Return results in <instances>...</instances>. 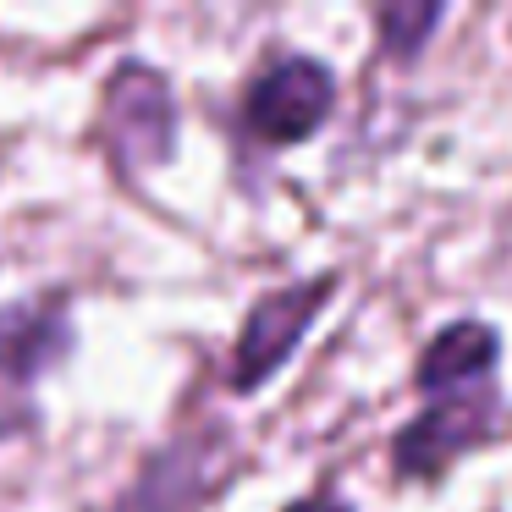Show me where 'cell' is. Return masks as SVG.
I'll return each instance as SVG.
<instances>
[{
	"mask_svg": "<svg viewBox=\"0 0 512 512\" xmlns=\"http://www.w3.org/2000/svg\"><path fill=\"white\" fill-rule=\"evenodd\" d=\"M331 72L320 67V61H276L270 72H259L254 89H248L243 100V122L254 138H265V144H298V138H309L314 127L331 116Z\"/></svg>",
	"mask_w": 512,
	"mask_h": 512,
	"instance_id": "obj_1",
	"label": "cell"
},
{
	"mask_svg": "<svg viewBox=\"0 0 512 512\" xmlns=\"http://www.w3.org/2000/svg\"><path fill=\"white\" fill-rule=\"evenodd\" d=\"M105 133L122 166H155L171 155V133H177V105L160 72L149 67H122L105 89Z\"/></svg>",
	"mask_w": 512,
	"mask_h": 512,
	"instance_id": "obj_2",
	"label": "cell"
},
{
	"mask_svg": "<svg viewBox=\"0 0 512 512\" xmlns=\"http://www.w3.org/2000/svg\"><path fill=\"white\" fill-rule=\"evenodd\" d=\"M67 347L61 309H17L0 320V435L34 419V386Z\"/></svg>",
	"mask_w": 512,
	"mask_h": 512,
	"instance_id": "obj_3",
	"label": "cell"
},
{
	"mask_svg": "<svg viewBox=\"0 0 512 512\" xmlns=\"http://www.w3.org/2000/svg\"><path fill=\"white\" fill-rule=\"evenodd\" d=\"M331 287H336L331 276H314V281H298V287H287V292H270V298L248 314L243 336H237L232 386L248 391V386L276 375V369L287 364V353L298 347V336L314 325V314H320V303Z\"/></svg>",
	"mask_w": 512,
	"mask_h": 512,
	"instance_id": "obj_4",
	"label": "cell"
},
{
	"mask_svg": "<svg viewBox=\"0 0 512 512\" xmlns=\"http://www.w3.org/2000/svg\"><path fill=\"white\" fill-rule=\"evenodd\" d=\"M501 408L490 391H474V397H441L397 435V474H413V479H435L446 474L457 452L479 446L490 430H496Z\"/></svg>",
	"mask_w": 512,
	"mask_h": 512,
	"instance_id": "obj_5",
	"label": "cell"
},
{
	"mask_svg": "<svg viewBox=\"0 0 512 512\" xmlns=\"http://www.w3.org/2000/svg\"><path fill=\"white\" fill-rule=\"evenodd\" d=\"M226 441L215 435V441H204V435H193V441L171 446V452H160L155 463H149L144 485H138V507L144 512H188L193 501L210 490V479L226 468Z\"/></svg>",
	"mask_w": 512,
	"mask_h": 512,
	"instance_id": "obj_6",
	"label": "cell"
},
{
	"mask_svg": "<svg viewBox=\"0 0 512 512\" xmlns=\"http://www.w3.org/2000/svg\"><path fill=\"white\" fill-rule=\"evenodd\" d=\"M490 364H496V331L479 325V320H457V325H446V331L424 347L419 386L435 391V397H452L457 386H468L474 375H485Z\"/></svg>",
	"mask_w": 512,
	"mask_h": 512,
	"instance_id": "obj_7",
	"label": "cell"
},
{
	"mask_svg": "<svg viewBox=\"0 0 512 512\" xmlns=\"http://www.w3.org/2000/svg\"><path fill=\"white\" fill-rule=\"evenodd\" d=\"M435 23H441V6H386V12H380V39H386L391 56L408 61L413 50L430 39Z\"/></svg>",
	"mask_w": 512,
	"mask_h": 512,
	"instance_id": "obj_8",
	"label": "cell"
},
{
	"mask_svg": "<svg viewBox=\"0 0 512 512\" xmlns=\"http://www.w3.org/2000/svg\"><path fill=\"white\" fill-rule=\"evenodd\" d=\"M287 512H353V507H342V501H325V496H314V501H298V507H287Z\"/></svg>",
	"mask_w": 512,
	"mask_h": 512,
	"instance_id": "obj_9",
	"label": "cell"
}]
</instances>
